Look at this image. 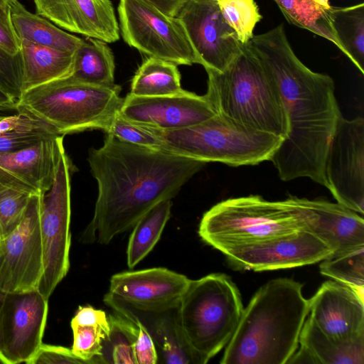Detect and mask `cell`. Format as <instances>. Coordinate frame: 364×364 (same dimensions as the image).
Returning a JSON list of instances; mask_svg holds the SVG:
<instances>
[{
	"label": "cell",
	"instance_id": "obj_4",
	"mask_svg": "<svg viewBox=\"0 0 364 364\" xmlns=\"http://www.w3.org/2000/svg\"><path fill=\"white\" fill-rule=\"evenodd\" d=\"M205 70V95L217 113L283 139L287 137V114L277 85L246 44L223 72Z\"/></svg>",
	"mask_w": 364,
	"mask_h": 364
},
{
	"label": "cell",
	"instance_id": "obj_34",
	"mask_svg": "<svg viewBox=\"0 0 364 364\" xmlns=\"http://www.w3.org/2000/svg\"><path fill=\"white\" fill-rule=\"evenodd\" d=\"M31 195L0 184V235L1 239L21 223Z\"/></svg>",
	"mask_w": 364,
	"mask_h": 364
},
{
	"label": "cell",
	"instance_id": "obj_11",
	"mask_svg": "<svg viewBox=\"0 0 364 364\" xmlns=\"http://www.w3.org/2000/svg\"><path fill=\"white\" fill-rule=\"evenodd\" d=\"M326 187L337 203L364 213V119L341 116L324 165Z\"/></svg>",
	"mask_w": 364,
	"mask_h": 364
},
{
	"label": "cell",
	"instance_id": "obj_35",
	"mask_svg": "<svg viewBox=\"0 0 364 364\" xmlns=\"http://www.w3.org/2000/svg\"><path fill=\"white\" fill-rule=\"evenodd\" d=\"M73 353L85 364L100 363L102 341L107 333L97 326H71Z\"/></svg>",
	"mask_w": 364,
	"mask_h": 364
},
{
	"label": "cell",
	"instance_id": "obj_16",
	"mask_svg": "<svg viewBox=\"0 0 364 364\" xmlns=\"http://www.w3.org/2000/svg\"><path fill=\"white\" fill-rule=\"evenodd\" d=\"M190 279L164 267L114 274L105 297L143 311H164L178 306Z\"/></svg>",
	"mask_w": 364,
	"mask_h": 364
},
{
	"label": "cell",
	"instance_id": "obj_21",
	"mask_svg": "<svg viewBox=\"0 0 364 364\" xmlns=\"http://www.w3.org/2000/svg\"><path fill=\"white\" fill-rule=\"evenodd\" d=\"M304 201L311 212L306 230L331 249V256L364 247V220L362 215L338 203L306 198Z\"/></svg>",
	"mask_w": 364,
	"mask_h": 364
},
{
	"label": "cell",
	"instance_id": "obj_3",
	"mask_svg": "<svg viewBox=\"0 0 364 364\" xmlns=\"http://www.w3.org/2000/svg\"><path fill=\"white\" fill-rule=\"evenodd\" d=\"M302 284L292 279H272L243 309L225 346L222 364H284L299 347L309 314Z\"/></svg>",
	"mask_w": 364,
	"mask_h": 364
},
{
	"label": "cell",
	"instance_id": "obj_32",
	"mask_svg": "<svg viewBox=\"0 0 364 364\" xmlns=\"http://www.w3.org/2000/svg\"><path fill=\"white\" fill-rule=\"evenodd\" d=\"M319 267L322 275L348 286L363 298L364 247L329 257Z\"/></svg>",
	"mask_w": 364,
	"mask_h": 364
},
{
	"label": "cell",
	"instance_id": "obj_13",
	"mask_svg": "<svg viewBox=\"0 0 364 364\" xmlns=\"http://www.w3.org/2000/svg\"><path fill=\"white\" fill-rule=\"evenodd\" d=\"M48 299L38 289L1 292L0 296V354L6 364L28 362L42 343Z\"/></svg>",
	"mask_w": 364,
	"mask_h": 364
},
{
	"label": "cell",
	"instance_id": "obj_37",
	"mask_svg": "<svg viewBox=\"0 0 364 364\" xmlns=\"http://www.w3.org/2000/svg\"><path fill=\"white\" fill-rule=\"evenodd\" d=\"M59 135L50 125L20 129L0 134V152H11L31 146Z\"/></svg>",
	"mask_w": 364,
	"mask_h": 364
},
{
	"label": "cell",
	"instance_id": "obj_40",
	"mask_svg": "<svg viewBox=\"0 0 364 364\" xmlns=\"http://www.w3.org/2000/svg\"><path fill=\"white\" fill-rule=\"evenodd\" d=\"M138 327L134 344L136 364H156L159 356L155 343L144 326L137 319H129Z\"/></svg>",
	"mask_w": 364,
	"mask_h": 364
},
{
	"label": "cell",
	"instance_id": "obj_7",
	"mask_svg": "<svg viewBox=\"0 0 364 364\" xmlns=\"http://www.w3.org/2000/svg\"><path fill=\"white\" fill-rule=\"evenodd\" d=\"M121 87L99 86L70 76L23 92L16 110L26 112L64 136L91 129L105 132L119 111Z\"/></svg>",
	"mask_w": 364,
	"mask_h": 364
},
{
	"label": "cell",
	"instance_id": "obj_42",
	"mask_svg": "<svg viewBox=\"0 0 364 364\" xmlns=\"http://www.w3.org/2000/svg\"><path fill=\"white\" fill-rule=\"evenodd\" d=\"M76 326L100 327L107 334L109 331V322L106 313L90 306L78 308L70 322V326Z\"/></svg>",
	"mask_w": 364,
	"mask_h": 364
},
{
	"label": "cell",
	"instance_id": "obj_5",
	"mask_svg": "<svg viewBox=\"0 0 364 364\" xmlns=\"http://www.w3.org/2000/svg\"><path fill=\"white\" fill-rule=\"evenodd\" d=\"M311 212L304 198L269 201L259 196L230 198L205 212L198 234L222 253L306 230Z\"/></svg>",
	"mask_w": 364,
	"mask_h": 364
},
{
	"label": "cell",
	"instance_id": "obj_2",
	"mask_svg": "<svg viewBox=\"0 0 364 364\" xmlns=\"http://www.w3.org/2000/svg\"><path fill=\"white\" fill-rule=\"evenodd\" d=\"M87 161L98 194L92 219L80 240L102 245L134 227L159 202L174 198L206 164L109 134L102 146L89 150Z\"/></svg>",
	"mask_w": 364,
	"mask_h": 364
},
{
	"label": "cell",
	"instance_id": "obj_44",
	"mask_svg": "<svg viewBox=\"0 0 364 364\" xmlns=\"http://www.w3.org/2000/svg\"><path fill=\"white\" fill-rule=\"evenodd\" d=\"M153 5L165 14L177 16L180 9L186 0H144Z\"/></svg>",
	"mask_w": 364,
	"mask_h": 364
},
{
	"label": "cell",
	"instance_id": "obj_45",
	"mask_svg": "<svg viewBox=\"0 0 364 364\" xmlns=\"http://www.w3.org/2000/svg\"><path fill=\"white\" fill-rule=\"evenodd\" d=\"M9 110L16 111V101L0 87V112Z\"/></svg>",
	"mask_w": 364,
	"mask_h": 364
},
{
	"label": "cell",
	"instance_id": "obj_27",
	"mask_svg": "<svg viewBox=\"0 0 364 364\" xmlns=\"http://www.w3.org/2000/svg\"><path fill=\"white\" fill-rule=\"evenodd\" d=\"M288 22L308 30L343 48L333 26V6L329 0H273Z\"/></svg>",
	"mask_w": 364,
	"mask_h": 364
},
{
	"label": "cell",
	"instance_id": "obj_9",
	"mask_svg": "<svg viewBox=\"0 0 364 364\" xmlns=\"http://www.w3.org/2000/svg\"><path fill=\"white\" fill-rule=\"evenodd\" d=\"M74 171L63 144L53 183L43 198L40 218L43 274L38 290L48 299L70 268V181Z\"/></svg>",
	"mask_w": 364,
	"mask_h": 364
},
{
	"label": "cell",
	"instance_id": "obj_41",
	"mask_svg": "<svg viewBox=\"0 0 364 364\" xmlns=\"http://www.w3.org/2000/svg\"><path fill=\"white\" fill-rule=\"evenodd\" d=\"M0 48L14 55L20 52L21 40L13 24L10 4L0 5Z\"/></svg>",
	"mask_w": 364,
	"mask_h": 364
},
{
	"label": "cell",
	"instance_id": "obj_25",
	"mask_svg": "<svg viewBox=\"0 0 364 364\" xmlns=\"http://www.w3.org/2000/svg\"><path fill=\"white\" fill-rule=\"evenodd\" d=\"M11 18L18 37L52 48L75 53L82 38L70 34L46 18L28 11L18 0L10 3Z\"/></svg>",
	"mask_w": 364,
	"mask_h": 364
},
{
	"label": "cell",
	"instance_id": "obj_26",
	"mask_svg": "<svg viewBox=\"0 0 364 364\" xmlns=\"http://www.w3.org/2000/svg\"><path fill=\"white\" fill-rule=\"evenodd\" d=\"M107 43L86 37L75 52L73 78L99 86L114 85V58Z\"/></svg>",
	"mask_w": 364,
	"mask_h": 364
},
{
	"label": "cell",
	"instance_id": "obj_6",
	"mask_svg": "<svg viewBox=\"0 0 364 364\" xmlns=\"http://www.w3.org/2000/svg\"><path fill=\"white\" fill-rule=\"evenodd\" d=\"M243 309L240 291L229 276L213 273L190 280L178 312L196 364L207 363L227 346Z\"/></svg>",
	"mask_w": 364,
	"mask_h": 364
},
{
	"label": "cell",
	"instance_id": "obj_19",
	"mask_svg": "<svg viewBox=\"0 0 364 364\" xmlns=\"http://www.w3.org/2000/svg\"><path fill=\"white\" fill-rule=\"evenodd\" d=\"M63 136L14 151L0 152V184L31 196L44 195L53 181Z\"/></svg>",
	"mask_w": 364,
	"mask_h": 364
},
{
	"label": "cell",
	"instance_id": "obj_10",
	"mask_svg": "<svg viewBox=\"0 0 364 364\" xmlns=\"http://www.w3.org/2000/svg\"><path fill=\"white\" fill-rule=\"evenodd\" d=\"M118 16L122 38L129 46L177 65L198 64L177 16H168L144 0H119Z\"/></svg>",
	"mask_w": 364,
	"mask_h": 364
},
{
	"label": "cell",
	"instance_id": "obj_20",
	"mask_svg": "<svg viewBox=\"0 0 364 364\" xmlns=\"http://www.w3.org/2000/svg\"><path fill=\"white\" fill-rule=\"evenodd\" d=\"M36 14L68 31L106 43L119 39L109 0H33Z\"/></svg>",
	"mask_w": 364,
	"mask_h": 364
},
{
	"label": "cell",
	"instance_id": "obj_38",
	"mask_svg": "<svg viewBox=\"0 0 364 364\" xmlns=\"http://www.w3.org/2000/svg\"><path fill=\"white\" fill-rule=\"evenodd\" d=\"M0 87L16 102L23 94L20 54L14 55L1 48Z\"/></svg>",
	"mask_w": 364,
	"mask_h": 364
},
{
	"label": "cell",
	"instance_id": "obj_46",
	"mask_svg": "<svg viewBox=\"0 0 364 364\" xmlns=\"http://www.w3.org/2000/svg\"><path fill=\"white\" fill-rule=\"evenodd\" d=\"M14 0H0V5L8 4L12 2Z\"/></svg>",
	"mask_w": 364,
	"mask_h": 364
},
{
	"label": "cell",
	"instance_id": "obj_1",
	"mask_svg": "<svg viewBox=\"0 0 364 364\" xmlns=\"http://www.w3.org/2000/svg\"><path fill=\"white\" fill-rule=\"evenodd\" d=\"M246 45L274 80L287 114L288 134L270 159L279 178H309L326 187L325 161L342 116L333 80L297 58L283 23L253 36Z\"/></svg>",
	"mask_w": 364,
	"mask_h": 364
},
{
	"label": "cell",
	"instance_id": "obj_36",
	"mask_svg": "<svg viewBox=\"0 0 364 364\" xmlns=\"http://www.w3.org/2000/svg\"><path fill=\"white\" fill-rule=\"evenodd\" d=\"M105 132L126 142L160 149V141L147 127L129 121L119 112L112 119Z\"/></svg>",
	"mask_w": 364,
	"mask_h": 364
},
{
	"label": "cell",
	"instance_id": "obj_24",
	"mask_svg": "<svg viewBox=\"0 0 364 364\" xmlns=\"http://www.w3.org/2000/svg\"><path fill=\"white\" fill-rule=\"evenodd\" d=\"M299 344L320 364H363L364 336L347 341L333 339L309 318L302 327Z\"/></svg>",
	"mask_w": 364,
	"mask_h": 364
},
{
	"label": "cell",
	"instance_id": "obj_15",
	"mask_svg": "<svg viewBox=\"0 0 364 364\" xmlns=\"http://www.w3.org/2000/svg\"><path fill=\"white\" fill-rule=\"evenodd\" d=\"M331 249L306 230L249 245L224 253L232 268L264 271L301 267L331 257Z\"/></svg>",
	"mask_w": 364,
	"mask_h": 364
},
{
	"label": "cell",
	"instance_id": "obj_12",
	"mask_svg": "<svg viewBox=\"0 0 364 364\" xmlns=\"http://www.w3.org/2000/svg\"><path fill=\"white\" fill-rule=\"evenodd\" d=\"M44 195L31 196L21 223L0 242V291L38 289L43 274L41 211Z\"/></svg>",
	"mask_w": 364,
	"mask_h": 364
},
{
	"label": "cell",
	"instance_id": "obj_39",
	"mask_svg": "<svg viewBox=\"0 0 364 364\" xmlns=\"http://www.w3.org/2000/svg\"><path fill=\"white\" fill-rule=\"evenodd\" d=\"M27 364H85L77 358L71 348L42 343Z\"/></svg>",
	"mask_w": 364,
	"mask_h": 364
},
{
	"label": "cell",
	"instance_id": "obj_8",
	"mask_svg": "<svg viewBox=\"0 0 364 364\" xmlns=\"http://www.w3.org/2000/svg\"><path fill=\"white\" fill-rule=\"evenodd\" d=\"M147 127L160 141V149L205 163L219 162L231 166L270 161L283 141L279 136L218 113L183 129L160 130Z\"/></svg>",
	"mask_w": 364,
	"mask_h": 364
},
{
	"label": "cell",
	"instance_id": "obj_48",
	"mask_svg": "<svg viewBox=\"0 0 364 364\" xmlns=\"http://www.w3.org/2000/svg\"><path fill=\"white\" fill-rule=\"evenodd\" d=\"M1 235H0V242H1Z\"/></svg>",
	"mask_w": 364,
	"mask_h": 364
},
{
	"label": "cell",
	"instance_id": "obj_30",
	"mask_svg": "<svg viewBox=\"0 0 364 364\" xmlns=\"http://www.w3.org/2000/svg\"><path fill=\"white\" fill-rule=\"evenodd\" d=\"M333 26L343 53L364 74V4L333 6Z\"/></svg>",
	"mask_w": 364,
	"mask_h": 364
},
{
	"label": "cell",
	"instance_id": "obj_50",
	"mask_svg": "<svg viewBox=\"0 0 364 364\" xmlns=\"http://www.w3.org/2000/svg\"><path fill=\"white\" fill-rule=\"evenodd\" d=\"M214 1H218V0H214Z\"/></svg>",
	"mask_w": 364,
	"mask_h": 364
},
{
	"label": "cell",
	"instance_id": "obj_23",
	"mask_svg": "<svg viewBox=\"0 0 364 364\" xmlns=\"http://www.w3.org/2000/svg\"><path fill=\"white\" fill-rule=\"evenodd\" d=\"M23 92L70 76L75 53L21 41Z\"/></svg>",
	"mask_w": 364,
	"mask_h": 364
},
{
	"label": "cell",
	"instance_id": "obj_28",
	"mask_svg": "<svg viewBox=\"0 0 364 364\" xmlns=\"http://www.w3.org/2000/svg\"><path fill=\"white\" fill-rule=\"evenodd\" d=\"M183 90L177 65L149 57L134 75L129 93L139 97H159L175 95Z\"/></svg>",
	"mask_w": 364,
	"mask_h": 364
},
{
	"label": "cell",
	"instance_id": "obj_43",
	"mask_svg": "<svg viewBox=\"0 0 364 364\" xmlns=\"http://www.w3.org/2000/svg\"><path fill=\"white\" fill-rule=\"evenodd\" d=\"M16 111L17 113L14 114L0 116V134L16 129L32 128L46 123L26 112Z\"/></svg>",
	"mask_w": 364,
	"mask_h": 364
},
{
	"label": "cell",
	"instance_id": "obj_33",
	"mask_svg": "<svg viewBox=\"0 0 364 364\" xmlns=\"http://www.w3.org/2000/svg\"><path fill=\"white\" fill-rule=\"evenodd\" d=\"M221 14L245 45L253 37L256 24L262 19L255 0H218Z\"/></svg>",
	"mask_w": 364,
	"mask_h": 364
},
{
	"label": "cell",
	"instance_id": "obj_31",
	"mask_svg": "<svg viewBox=\"0 0 364 364\" xmlns=\"http://www.w3.org/2000/svg\"><path fill=\"white\" fill-rule=\"evenodd\" d=\"M108 318L109 331L102 341L100 363L136 364L134 344L137 326L115 311Z\"/></svg>",
	"mask_w": 364,
	"mask_h": 364
},
{
	"label": "cell",
	"instance_id": "obj_18",
	"mask_svg": "<svg viewBox=\"0 0 364 364\" xmlns=\"http://www.w3.org/2000/svg\"><path fill=\"white\" fill-rule=\"evenodd\" d=\"M309 318L326 336L347 341L364 336L362 298L348 286L326 281L309 299Z\"/></svg>",
	"mask_w": 364,
	"mask_h": 364
},
{
	"label": "cell",
	"instance_id": "obj_17",
	"mask_svg": "<svg viewBox=\"0 0 364 364\" xmlns=\"http://www.w3.org/2000/svg\"><path fill=\"white\" fill-rule=\"evenodd\" d=\"M119 114L134 123L160 130L183 129L217 114L206 96L183 90L166 96L139 97L129 93Z\"/></svg>",
	"mask_w": 364,
	"mask_h": 364
},
{
	"label": "cell",
	"instance_id": "obj_14",
	"mask_svg": "<svg viewBox=\"0 0 364 364\" xmlns=\"http://www.w3.org/2000/svg\"><path fill=\"white\" fill-rule=\"evenodd\" d=\"M177 17L198 64L205 70L223 72L242 51L243 44L224 19L217 1L186 0Z\"/></svg>",
	"mask_w": 364,
	"mask_h": 364
},
{
	"label": "cell",
	"instance_id": "obj_29",
	"mask_svg": "<svg viewBox=\"0 0 364 364\" xmlns=\"http://www.w3.org/2000/svg\"><path fill=\"white\" fill-rule=\"evenodd\" d=\"M172 202L165 200L147 211L134 225L127 249V262L134 268L154 248L170 218Z\"/></svg>",
	"mask_w": 364,
	"mask_h": 364
},
{
	"label": "cell",
	"instance_id": "obj_22",
	"mask_svg": "<svg viewBox=\"0 0 364 364\" xmlns=\"http://www.w3.org/2000/svg\"><path fill=\"white\" fill-rule=\"evenodd\" d=\"M104 302L128 319L139 320L149 331L166 363L196 364L179 322L178 307L164 311H143L104 297Z\"/></svg>",
	"mask_w": 364,
	"mask_h": 364
},
{
	"label": "cell",
	"instance_id": "obj_47",
	"mask_svg": "<svg viewBox=\"0 0 364 364\" xmlns=\"http://www.w3.org/2000/svg\"><path fill=\"white\" fill-rule=\"evenodd\" d=\"M0 364H6L5 360L4 359V358L1 356V355L0 354Z\"/></svg>",
	"mask_w": 364,
	"mask_h": 364
},
{
	"label": "cell",
	"instance_id": "obj_49",
	"mask_svg": "<svg viewBox=\"0 0 364 364\" xmlns=\"http://www.w3.org/2000/svg\"><path fill=\"white\" fill-rule=\"evenodd\" d=\"M1 292L0 291V296H1Z\"/></svg>",
	"mask_w": 364,
	"mask_h": 364
}]
</instances>
